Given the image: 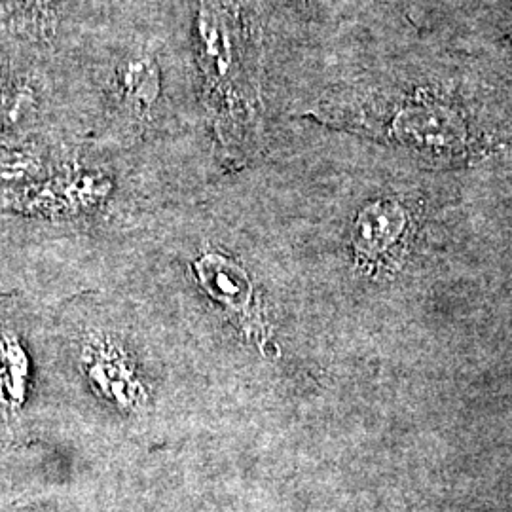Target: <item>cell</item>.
<instances>
[{
    "instance_id": "obj_2",
    "label": "cell",
    "mask_w": 512,
    "mask_h": 512,
    "mask_svg": "<svg viewBox=\"0 0 512 512\" xmlns=\"http://www.w3.org/2000/svg\"><path fill=\"white\" fill-rule=\"evenodd\" d=\"M194 272L203 291L232 313L243 329L260 334L253 281L238 262L219 253H207L194 262Z\"/></svg>"
},
{
    "instance_id": "obj_4",
    "label": "cell",
    "mask_w": 512,
    "mask_h": 512,
    "mask_svg": "<svg viewBox=\"0 0 512 512\" xmlns=\"http://www.w3.org/2000/svg\"><path fill=\"white\" fill-rule=\"evenodd\" d=\"M122 95L131 109H148L160 95V73L152 59L129 61L120 74Z\"/></svg>"
},
{
    "instance_id": "obj_5",
    "label": "cell",
    "mask_w": 512,
    "mask_h": 512,
    "mask_svg": "<svg viewBox=\"0 0 512 512\" xmlns=\"http://www.w3.org/2000/svg\"><path fill=\"white\" fill-rule=\"evenodd\" d=\"M25 2H29L33 6H48V4H54L55 0H25Z\"/></svg>"
},
{
    "instance_id": "obj_3",
    "label": "cell",
    "mask_w": 512,
    "mask_h": 512,
    "mask_svg": "<svg viewBox=\"0 0 512 512\" xmlns=\"http://www.w3.org/2000/svg\"><path fill=\"white\" fill-rule=\"evenodd\" d=\"M86 368L97 389L124 406H135L143 401V387L133 378L126 357L116 349L95 346L88 349Z\"/></svg>"
},
{
    "instance_id": "obj_1",
    "label": "cell",
    "mask_w": 512,
    "mask_h": 512,
    "mask_svg": "<svg viewBox=\"0 0 512 512\" xmlns=\"http://www.w3.org/2000/svg\"><path fill=\"white\" fill-rule=\"evenodd\" d=\"M196 57L205 110L220 145L239 158L255 147L264 110L255 31L243 0H200Z\"/></svg>"
}]
</instances>
